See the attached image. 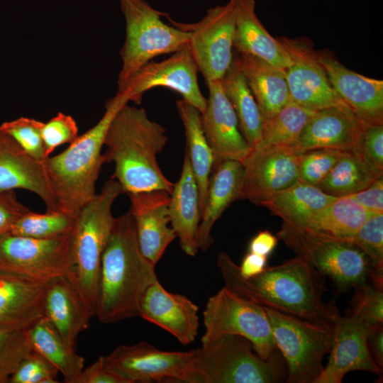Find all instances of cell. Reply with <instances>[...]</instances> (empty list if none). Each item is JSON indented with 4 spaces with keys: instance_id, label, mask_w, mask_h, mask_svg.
Here are the masks:
<instances>
[{
    "instance_id": "d4e9b609",
    "label": "cell",
    "mask_w": 383,
    "mask_h": 383,
    "mask_svg": "<svg viewBox=\"0 0 383 383\" xmlns=\"http://www.w3.org/2000/svg\"><path fill=\"white\" fill-rule=\"evenodd\" d=\"M245 199V177L240 161L226 160L214 165L209 178L206 202L198 231L199 248L206 251L213 243L211 229L235 201Z\"/></svg>"
},
{
    "instance_id": "52a82bcc",
    "label": "cell",
    "mask_w": 383,
    "mask_h": 383,
    "mask_svg": "<svg viewBox=\"0 0 383 383\" xmlns=\"http://www.w3.org/2000/svg\"><path fill=\"white\" fill-rule=\"evenodd\" d=\"M126 21V39L120 51L122 61L118 87L157 56L174 53L190 40L189 31L165 23L164 14L145 0H120Z\"/></svg>"
},
{
    "instance_id": "f35d334b",
    "label": "cell",
    "mask_w": 383,
    "mask_h": 383,
    "mask_svg": "<svg viewBox=\"0 0 383 383\" xmlns=\"http://www.w3.org/2000/svg\"><path fill=\"white\" fill-rule=\"evenodd\" d=\"M31 350L25 330L0 328V383H9L11 374Z\"/></svg>"
},
{
    "instance_id": "2e32d148",
    "label": "cell",
    "mask_w": 383,
    "mask_h": 383,
    "mask_svg": "<svg viewBox=\"0 0 383 383\" xmlns=\"http://www.w3.org/2000/svg\"><path fill=\"white\" fill-rule=\"evenodd\" d=\"M300 155L293 147L287 145L251 149L241 161L245 199L260 206L272 194L298 182Z\"/></svg>"
},
{
    "instance_id": "f5cc1de1",
    "label": "cell",
    "mask_w": 383,
    "mask_h": 383,
    "mask_svg": "<svg viewBox=\"0 0 383 383\" xmlns=\"http://www.w3.org/2000/svg\"><path fill=\"white\" fill-rule=\"evenodd\" d=\"M234 1H235V0H229V1H231V2Z\"/></svg>"
},
{
    "instance_id": "f907efd6",
    "label": "cell",
    "mask_w": 383,
    "mask_h": 383,
    "mask_svg": "<svg viewBox=\"0 0 383 383\" xmlns=\"http://www.w3.org/2000/svg\"><path fill=\"white\" fill-rule=\"evenodd\" d=\"M267 256L248 252L239 266V272L245 278L260 274L266 267Z\"/></svg>"
},
{
    "instance_id": "9c48e42d",
    "label": "cell",
    "mask_w": 383,
    "mask_h": 383,
    "mask_svg": "<svg viewBox=\"0 0 383 383\" xmlns=\"http://www.w3.org/2000/svg\"><path fill=\"white\" fill-rule=\"evenodd\" d=\"M270 321L277 348L287 367V382L315 383L329 353L334 325L313 323L264 307Z\"/></svg>"
},
{
    "instance_id": "6da1fadb",
    "label": "cell",
    "mask_w": 383,
    "mask_h": 383,
    "mask_svg": "<svg viewBox=\"0 0 383 383\" xmlns=\"http://www.w3.org/2000/svg\"><path fill=\"white\" fill-rule=\"evenodd\" d=\"M217 265L225 288L262 307L323 326L334 325L340 315L335 304L323 302L326 277L300 256L266 266L249 278L240 275L239 266L226 252L219 253Z\"/></svg>"
},
{
    "instance_id": "ee69618b",
    "label": "cell",
    "mask_w": 383,
    "mask_h": 383,
    "mask_svg": "<svg viewBox=\"0 0 383 383\" xmlns=\"http://www.w3.org/2000/svg\"><path fill=\"white\" fill-rule=\"evenodd\" d=\"M78 137V126L70 115L59 112L44 123L42 128V138L45 154L49 157L59 146L71 143Z\"/></svg>"
},
{
    "instance_id": "277c9868",
    "label": "cell",
    "mask_w": 383,
    "mask_h": 383,
    "mask_svg": "<svg viewBox=\"0 0 383 383\" xmlns=\"http://www.w3.org/2000/svg\"><path fill=\"white\" fill-rule=\"evenodd\" d=\"M129 102L116 94L106 104L105 112L90 129L62 152L43 162L57 211L76 218L96 194V182L105 163L101 150L109 126L118 111Z\"/></svg>"
},
{
    "instance_id": "5b68a950",
    "label": "cell",
    "mask_w": 383,
    "mask_h": 383,
    "mask_svg": "<svg viewBox=\"0 0 383 383\" xmlns=\"http://www.w3.org/2000/svg\"><path fill=\"white\" fill-rule=\"evenodd\" d=\"M194 350L187 383H277L287 369L277 354L262 359L251 343L238 335H222Z\"/></svg>"
},
{
    "instance_id": "816d5d0a",
    "label": "cell",
    "mask_w": 383,
    "mask_h": 383,
    "mask_svg": "<svg viewBox=\"0 0 383 383\" xmlns=\"http://www.w3.org/2000/svg\"><path fill=\"white\" fill-rule=\"evenodd\" d=\"M367 343L371 355L377 365L383 368V329L382 324L373 326L368 335Z\"/></svg>"
},
{
    "instance_id": "ba28073f",
    "label": "cell",
    "mask_w": 383,
    "mask_h": 383,
    "mask_svg": "<svg viewBox=\"0 0 383 383\" xmlns=\"http://www.w3.org/2000/svg\"><path fill=\"white\" fill-rule=\"evenodd\" d=\"M277 237L323 277H329L340 291L367 284L371 270L370 260L352 243L284 222Z\"/></svg>"
},
{
    "instance_id": "8d00e7d4",
    "label": "cell",
    "mask_w": 383,
    "mask_h": 383,
    "mask_svg": "<svg viewBox=\"0 0 383 383\" xmlns=\"http://www.w3.org/2000/svg\"><path fill=\"white\" fill-rule=\"evenodd\" d=\"M75 218L60 211L38 213L30 210L15 223L12 234L38 238L50 239L72 233Z\"/></svg>"
},
{
    "instance_id": "9a60e30c",
    "label": "cell",
    "mask_w": 383,
    "mask_h": 383,
    "mask_svg": "<svg viewBox=\"0 0 383 383\" xmlns=\"http://www.w3.org/2000/svg\"><path fill=\"white\" fill-rule=\"evenodd\" d=\"M277 39L291 60L284 71L291 101L313 111L348 107L332 88L310 40L287 37Z\"/></svg>"
},
{
    "instance_id": "603a6c76",
    "label": "cell",
    "mask_w": 383,
    "mask_h": 383,
    "mask_svg": "<svg viewBox=\"0 0 383 383\" xmlns=\"http://www.w3.org/2000/svg\"><path fill=\"white\" fill-rule=\"evenodd\" d=\"M43 314L76 350L78 335L89 328L93 316L77 287L74 272L46 282Z\"/></svg>"
},
{
    "instance_id": "ffe728a7",
    "label": "cell",
    "mask_w": 383,
    "mask_h": 383,
    "mask_svg": "<svg viewBox=\"0 0 383 383\" xmlns=\"http://www.w3.org/2000/svg\"><path fill=\"white\" fill-rule=\"evenodd\" d=\"M127 195L131 201L128 212L134 222L140 249L156 265L168 245L177 238L169 225L170 194L163 190H153Z\"/></svg>"
},
{
    "instance_id": "836d02e7",
    "label": "cell",
    "mask_w": 383,
    "mask_h": 383,
    "mask_svg": "<svg viewBox=\"0 0 383 383\" xmlns=\"http://www.w3.org/2000/svg\"><path fill=\"white\" fill-rule=\"evenodd\" d=\"M383 175V170L362 152L343 151L332 170L318 187L327 194L341 197L357 192Z\"/></svg>"
},
{
    "instance_id": "bcb514c9",
    "label": "cell",
    "mask_w": 383,
    "mask_h": 383,
    "mask_svg": "<svg viewBox=\"0 0 383 383\" xmlns=\"http://www.w3.org/2000/svg\"><path fill=\"white\" fill-rule=\"evenodd\" d=\"M29 211L13 190L0 192V235L10 233L16 221Z\"/></svg>"
},
{
    "instance_id": "484cf974",
    "label": "cell",
    "mask_w": 383,
    "mask_h": 383,
    "mask_svg": "<svg viewBox=\"0 0 383 383\" xmlns=\"http://www.w3.org/2000/svg\"><path fill=\"white\" fill-rule=\"evenodd\" d=\"M45 284L0 271V328L24 331L44 316Z\"/></svg>"
},
{
    "instance_id": "4dcf8cb0",
    "label": "cell",
    "mask_w": 383,
    "mask_h": 383,
    "mask_svg": "<svg viewBox=\"0 0 383 383\" xmlns=\"http://www.w3.org/2000/svg\"><path fill=\"white\" fill-rule=\"evenodd\" d=\"M32 350L56 367L66 383H76L84 369V359L76 353L50 321L45 316L25 330Z\"/></svg>"
},
{
    "instance_id": "d590c367",
    "label": "cell",
    "mask_w": 383,
    "mask_h": 383,
    "mask_svg": "<svg viewBox=\"0 0 383 383\" xmlns=\"http://www.w3.org/2000/svg\"><path fill=\"white\" fill-rule=\"evenodd\" d=\"M316 112L290 101L271 118L263 120L261 139L255 148L292 146Z\"/></svg>"
},
{
    "instance_id": "cb8c5ba5",
    "label": "cell",
    "mask_w": 383,
    "mask_h": 383,
    "mask_svg": "<svg viewBox=\"0 0 383 383\" xmlns=\"http://www.w3.org/2000/svg\"><path fill=\"white\" fill-rule=\"evenodd\" d=\"M26 189L38 195L46 211H57L42 162L0 129V192Z\"/></svg>"
},
{
    "instance_id": "7c38bea8",
    "label": "cell",
    "mask_w": 383,
    "mask_h": 383,
    "mask_svg": "<svg viewBox=\"0 0 383 383\" xmlns=\"http://www.w3.org/2000/svg\"><path fill=\"white\" fill-rule=\"evenodd\" d=\"M170 21L174 26L190 32L189 45L198 70L206 81L221 79L234 57V1L209 9L196 23H180L171 19Z\"/></svg>"
},
{
    "instance_id": "f546056e",
    "label": "cell",
    "mask_w": 383,
    "mask_h": 383,
    "mask_svg": "<svg viewBox=\"0 0 383 383\" xmlns=\"http://www.w3.org/2000/svg\"><path fill=\"white\" fill-rule=\"evenodd\" d=\"M176 106L184 128L185 152L198 186L200 211L202 214L206 206L214 156L202 128L200 111L184 99L177 101Z\"/></svg>"
},
{
    "instance_id": "d6a6232c",
    "label": "cell",
    "mask_w": 383,
    "mask_h": 383,
    "mask_svg": "<svg viewBox=\"0 0 383 383\" xmlns=\"http://www.w3.org/2000/svg\"><path fill=\"white\" fill-rule=\"evenodd\" d=\"M375 213L345 196L338 197L302 226L295 227L350 242L360 226Z\"/></svg>"
},
{
    "instance_id": "f1b7e54d",
    "label": "cell",
    "mask_w": 383,
    "mask_h": 383,
    "mask_svg": "<svg viewBox=\"0 0 383 383\" xmlns=\"http://www.w3.org/2000/svg\"><path fill=\"white\" fill-rule=\"evenodd\" d=\"M234 57L263 120L271 118L291 101L283 70L250 54L239 53Z\"/></svg>"
},
{
    "instance_id": "ac0fdd59",
    "label": "cell",
    "mask_w": 383,
    "mask_h": 383,
    "mask_svg": "<svg viewBox=\"0 0 383 383\" xmlns=\"http://www.w3.org/2000/svg\"><path fill=\"white\" fill-rule=\"evenodd\" d=\"M328 81L340 99L362 122L383 124V81L355 72L325 51H316Z\"/></svg>"
},
{
    "instance_id": "83f0119b",
    "label": "cell",
    "mask_w": 383,
    "mask_h": 383,
    "mask_svg": "<svg viewBox=\"0 0 383 383\" xmlns=\"http://www.w3.org/2000/svg\"><path fill=\"white\" fill-rule=\"evenodd\" d=\"M234 4L233 48L238 53L252 55L285 71L290 65V58L282 44L269 34L258 19L255 0H235Z\"/></svg>"
},
{
    "instance_id": "1f68e13d",
    "label": "cell",
    "mask_w": 383,
    "mask_h": 383,
    "mask_svg": "<svg viewBox=\"0 0 383 383\" xmlns=\"http://www.w3.org/2000/svg\"><path fill=\"white\" fill-rule=\"evenodd\" d=\"M337 198L318 187L298 182L272 194L260 206L280 217L283 222L301 226Z\"/></svg>"
},
{
    "instance_id": "d6986e66",
    "label": "cell",
    "mask_w": 383,
    "mask_h": 383,
    "mask_svg": "<svg viewBox=\"0 0 383 383\" xmlns=\"http://www.w3.org/2000/svg\"><path fill=\"white\" fill-rule=\"evenodd\" d=\"M206 83L209 98L201 118L205 136L213 153V166L226 160L241 162L251 148L240 130L234 109L221 79Z\"/></svg>"
},
{
    "instance_id": "8fae6325",
    "label": "cell",
    "mask_w": 383,
    "mask_h": 383,
    "mask_svg": "<svg viewBox=\"0 0 383 383\" xmlns=\"http://www.w3.org/2000/svg\"><path fill=\"white\" fill-rule=\"evenodd\" d=\"M74 268L72 233L50 239L0 235V271L45 283Z\"/></svg>"
},
{
    "instance_id": "4fadbf2b",
    "label": "cell",
    "mask_w": 383,
    "mask_h": 383,
    "mask_svg": "<svg viewBox=\"0 0 383 383\" xmlns=\"http://www.w3.org/2000/svg\"><path fill=\"white\" fill-rule=\"evenodd\" d=\"M198 71L188 43L163 61L151 60L143 65L118 87L116 94L139 104L145 91L157 87H167L179 94L201 114L206 108L207 99L200 90Z\"/></svg>"
},
{
    "instance_id": "30bf717a",
    "label": "cell",
    "mask_w": 383,
    "mask_h": 383,
    "mask_svg": "<svg viewBox=\"0 0 383 383\" xmlns=\"http://www.w3.org/2000/svg\"><path fill=\"white\" fill-rule=\"evenodd\" d=\"M203 318L205 333L201 343L222 335H238L249 340L255 353L265 360L277 354L264 307L225 287L209 299Z\"/></svg>"
},
{
    "instance_id": "e0dca14e",
    "label": "cell",
    "mask_w": 383,
    "mask_h": 383,
    "mask_svg": "<svg viewBox=\"0 0 383 383\" xmlns=\"http://www.w3.org/2000/svg\"><path fill=\"white\" fill-rule=\"evenodd\" d=\"M350 316L336 318L328 362L315 383H340L350 372L360 370L382 375L372 358L367 338L371 328Z\"/></svg>"
},
{
    "instance_id": "4316f807",
    "label": "cell",
    "mask_w": 383,
    "mask_h": 383,
    "mask_svg": "<svg viewBox=\"0 0 383 383\" xmlns=\"http://www.w3.org/2000/svg\"><path fill=\"white\" fill-rule=\"evenodd\" d=\"M168 209L170 224L182 250L195 256L199 249L197 238L201 214L198 186L186 152L180 177L170 194Z\"/></svg>"
},
{
    "instance_id": "60d3db41",
    "label": "cell",
    "mask_w": 383,
    "mask_h": 383,
    "mask_svg": "<svg viewBox=\"0 0 383 383\" xmlns=\"http://www.w3.org/2000/svg\"><path fill=\"white\" fill-rule=\"evenodd\" d=\"M367 256L371 270L383 271V213L369 218L350 240Z\"/></svg>"
},
{
    "instance_id": "74e56055",
    "label": "cell",
    "mask_w": 383,
    "mask_h": 383,
    "mask_svg": "<svg viewBox=\"0 0 383 383\" xmlns=\"http://www.w3.org/2000/svg\"><path fill=\"white\" fill-rule=\"evenodd\" d=\"M44 122L35 118L20 117L5 121L0 129L10 135L30 155L43 162L46 156L42 138Z\"/></svg>"
},
{
    "instance_id": "c3c4849f",
    "label": "cell",
    "mask_w": 383,
    "mask_h": 383,
    "mask_svg": "<svg viewBox=\"0 0 383 383\" xmlns=\"http://www.w3.org/2000/svg\"><path fill=\"white\" fill-rule=\"evenodd\" d=\"M76 383H126L118 374L106 367L104 356H100L86 369H83Z\"/></svg>"
},
{
    "instance_id": "681fc988",
    "label": "cell",
    "mask_w": 383,
    "mask_h": 383,
    "mask_svg": "<svg viewBox=\"0 0 383 383\" xmlns=\"http://www.w3.org/2000/svg\"><path fill=\"white\" fill-rule=\"evenodd\" d=\"M278 241V238L269 231H260L250 240L249 252L267 256L274 250Z\"/></svg>"
},
{
    "instance_id": "e575fe53",
    "label": "cell",
    "mask_w": 383,
    "mask_h": 383,
    "mask_svg": "<svg viewBox=\"0 0 383 383\" xmlns=\"http://www.w3.org/2000/svg\"><path fill=\"white\" fill-rule=\"evenodd\" d=\"M221 82L236 113L243 137L250 148H255L261 139L263 118L235 57Z\"/></svg>"
},
{
    "instance_id": "44dd1931",
    "label": "cell",
    "mask_w": 383,
    "mask_h": 383,
    "mask_svg": "<svg viewBox=\"0 0 383 383\" xmlns=\"http://www.w3.org/2000/svg\"><path fill=\"white\" fill-rule=\"evenodd\" d=\"M362 123L346 106L316 111L291 146L300 152L330 148L362 152Z\"/></svg>"
},
{
    "instance_id": "8992f818",
    "label": "cell",
    "mask_w": 383,
    "mask_h": 383,
    "mask_svg": "<svg viewBox=\"0 0 383 383\" xmlns=\"http://www.w3.org/2000/svg\"><path fill=\"white\" fill-rule=\"evenodd\" d=\"M121 193L116 180L107 181L78 213L72 232L74 279L92 316L98 303L102 254L116 219L112 206Z\"/></svg>"
},
{
    "instance_id": "ab89813d",
    "label": "cell",
    "mask_w": 383,
    "mask_h": 383,
    "mask_svg": "<svg viewBox=\"0 0 383 383\" xmlns=\"http://www.w3.org/2000/svg\"><path fill=\"white\" fill-rule=\"evenodd\" d=\"M343 151L321 148L301 152L299 182L318 187L340 158Z\"/></svg>"
},
{
    "instance_id": "7bdbcfd3",
    "label": "cell",
    "mask_w": 383,
    "mask_h": 383,
    "mask_svg": "<svg viewBox=\"0 0 383 383\" xmlns=\"http://www.w3.org/2000/svg\"><path fill=\"white\" fill-rule=\"evenodd\" d=\"M58 370L49 360L31 350L9 379V383H55Z\"/></svg>"
},
{
    "instance_id": "7a4b0ae2",
    "label": "cell",
    "mask_w": 383,
    "mask_h": 383,
    "mask_svg": "<svg viewBox=\"0 0 383 383\" xmlns=\"http://www.w3.org/2000/svg\"><path fill=\"white\" fill-rule=\"evenodd\" d=\"M167 141L165 128L152 121L143 108L123 106L113 116L106 133L105 163L113 162L111 177L126 194L163 190L173 185L162 173L157 156Z\"/></svg>"
},
{
    "instance_id": "7dc6e473",
    "label": "cell",
    "mask_w": 383,
    "mask_h": 383,
    "mask_svg": "<svg viewBox=\"0 0 383 383\" xmlns=\"http://www.w3.org/2000/svg\"><path fill=\"white\" fill-rule=\"evenodd\" d=\"M348 196L374 213H383V175L365 189Z\"/></svg>"
},
{
    "instance_id": "7402d4cb",
    "label": "cell",
    "mask_w": 383,
    "mask_h": 383,
    "mask_svg": "<svg viewBox=\"0 0 383 383\" xmlns=\"http://www.w3.org/2000/svg\"><path fill=\"white\" fill-rule=\"evenodd\" d=\"M199 307L185 296L151 284L140 304L139 316L167 331L183 345L194 341L199 327Z\"/></svg>"
},
{
    "instance_id": "b9f144b4",
    "label": "cell",
    "mask_w": 383,
    "mask_h": 383,
    "mask_svg": "<svg viewBox=\"0 0 383 383\" xmlns=\"http://www.w3.org/2000/svg\"><path fill=\"white\" fill-rule=\"evenodd\" d=\"M355 294L348 316L370 326L382 324V290L367 284L354 287Z\"/></svg>"
},
{
    "instance_id": "5bb4252c",
    "label": "cell",
    "mask_w": 383,
    "mask_h": 383,
    "mask_svg": "<svg viewBox=\"0 0 383 383\" xmlns=\"http://www.w3.org/2000/svg\"><path fill=\"white\" fill-rule=\"evenodd\" d=\"M194 350L164 351L145 341L116 347L104 356L108 368L126 383L172 380L187 382Z\"/></svg>"
},
{
    "instance_id": "3957f363",
    "label": "cell",
    "mask_w": 383,
    "mask_h": 383,
    "mask_svg": "<svg viewBox=\"0 0 383 383\" xmlns=\"http://www.w3.org/2000/svg\"><path fill=\"white\" fill-rule=\"evenodd\" d=\"M155 267L140 249L129 212L116 218L101 257L98 320L108 324L139 316L144 294L158 280Z\"/></svg>"
},
{
    "instance_id": "f6af8a7d",
    "label": "cell",
    "mask_w": 383,
    "mask_h": 383,
    "mask_svg": "<svg viewBox=\"0 0 383 383\" xmlns=\"http://www.w3.org/2000/svg\"><path fill=\"white\" fill-rule=\"evenodd\" d=\"M362 123V152L372 163L383 170V124Z\"/></svg>"
}]
</instances>
